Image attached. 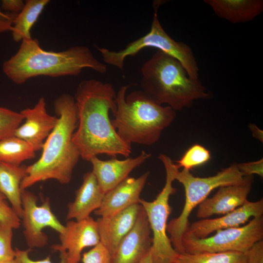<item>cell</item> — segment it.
<instances>
[{
	"label": "cell",
	"mask_w": 263,
	"mask_h": 263,
	"mask_svg": "<svg viewBox=\"0 0 263 263\" xmlns=\"http://www.w3.org/2000/svg\"><path fill=\"white\" fill-rule=\"evenodd\" d=\"M116 94L110 83L90 79L81 81L74 97L77 117L73 141L80 157L87 161L98 154L129 157L131 145L113 128L110 113L116 110Z\"/></svg>",
	"instance_id": "obj_1"
},
{
	"label": "cell",
	"mask_w": 263,
	"mask_h": 263,
	"mask_svg": "<svg viewBox=\"0 0 263 263\" xmlns=\"http://www.w3.org/2000/svg\"><path fill=\"white\" fill-rule=\"evenodd\" d=\"M54 106L57 122L43 143L40 158L26 166V175L20 184L21 190L51 179L61 184L69 183L80 157L73 141L77 125L74 97L62 94L55 99Z\"/></svg>",
	"instance_id": "obj_2"
},
{
	"label": "cell",
	"mask_w": 263,
	"mask_h": 263,
	"mask_svg": "<svg viewBox=\"0 0 263 263\" xmlns=\"http://www.w3.org/2000/svg\"><path fill=\"white\" fill-rule=\"evenodd\" d=\"M86 68L100 74L107 71L106 64L95 58L83 45L60 52L43 50L36 38L22 40L18 51L2 65L4 74L17 84L44 75L52 77L79 75Z\"/></svg>",
	"instance_id": "obj_3"
},
{
	"label": "cell",
	"mask_w": 263,
	"mask_h": 263,
	"mask_svg": "<svg viewBox=\"0 0 263 263\" xmlns=\"http://www.w3.org/2000/svg\"><path fill=\"white\" fill-rule=\"evenodd\" d=\"M129 86H122L116 96V110L112 125L119 136L131 145H152L169 126L176 111L156 103L142 90L126 95Z\"/></svg>",
	"instance_id": "obj_4"
},
{
	"label": "cell",
	"mask_w": 263,
	"mask_h": 263,
	"mask_svg": "<svg viewBox=\"0 0 263 263\" xmlns=\"http://www.w3.org/2000/svg\"><path fill=\"white\" fill-rule=\"evenodd\" d=\"M141 73V90L156 103L166 104L175 111L210 97L199 79L190 78L178 60L161 51L143 64Z\"/></svg>",
	"instance_id": "obj_5"
},
{
	"label": "cell",
	"mask_w": 263,
	"mask_h": 263,
	"mask_svg": "<svg viewBox=\"0 0 263 263\" xmlns=\"http://www.w3.org/2000/svg\"><path fill=\"white\" fill-rule=\"evenodd\" d=\"M244 178L237 164L207 177L194 176L189 170L184 169L177 172L175 180L184 188L185 203L180 215L168 224L167 231L169 234L174 249L178 253L184 252L182 239L189 226L188 218L193 209L205 200L214 189L241 183Z\"/></svg>",
	"instance_id": "obj_6"
},
{
	"label": "cell",
	"mask_w": 263,
	"mask_h": 263,
	"mask_svg": "<svg viewBox=\"0 0 263 263\" xmlns=\"http://www.w3.org/2000/svg\"><path fill=\"white\" fill-rule=\"evenodd\" d=\"M146 47H154L178 60L186 70L189 77L199 79V68L190 47L183 42L172 38L162 26L157 15L154 13L150 31L145 35L130 42L119 51L98 48L105 64L122 70L125 59L137 54Z\"/></svg>",
	"instance_id": "obj_7"
},
{
	"label": "cell",
	"mask_w": 263,
	"mask_h": 263,
	"mask_svg": "<svg viewBox=\"0 0 263 263\" xmlns=\"http://www.w3.org/2000/svg\"><path fill=\"white\" fill-rule=\"evenodd\" d=\"M158 158L165 169V185L153 201L140 199L139 204L146 213L153 234L151 252L154 263H172L178 253L174 249L167 235V227L171 212L169 198L176 192L177 189L173 187L172 183L175 180L179 169L169 157L164 154H160Z\"/></svg>",
	"instance_id": "obj_8"
},
{
	"label": "cell",
	"mask_w": 263,
	"mask_h": 263,
	"mask_svg": "<svg viewBox=\"0 0 263 263\" xmlns=\"http://www.w3.org/2000/svg\"><path fill=\"white\" fill-rule=\"evenodd\" d=\"M212 236L198 238L186 231L182 244L188 253L238 252L245 253L263 237V216L253 218L242 226L216 230Z\"/></svg>",
	"instance_id": "obj_9"
},
{
	"label": "cell",
	"mask_w": 263,
	"mask_h": 263,
	"mask_svg": "<svg viewBox=\"0 0 263 263\" xmlns=\"http://www.w3.org/2000/svg\"><path fill=\"white\" fill-rule=\"evenodd\" d=\"M37 196L27 189L21 190L22 214L20 217L23 234L29 249L42 248L48 243V237L42 231L50 227L59 234L64 225L51 210L49 198L40 205L37 204Z\"/></svg>",
	"instance_id": "obj_10"
},
{
	"label": "cell",
	"mask_w": 263,
	"mask_h": 263,
	"mask_svg": "<svg viewBox=\"0 0 263 263\" xmlns=\"http://www.w3.org/2000/svg\"><path fill=\"white\" fill-rule=\"evenodd\" d=\"M60 243L51 247L63 254L69 263H79L81 253L86 247L94 246L100 242L96 221L92 217L80 220H69L59 234Z\"/></svg>",
	"instance_id": "obj_11"
},
{
	"label": "cell",
	"mask_w": 263,
	"mask_h": 263,
	"mask_svg": "<svg viewBox=\"0 0 263 263\" xmlns=\"http://www.w3.org/2000/svg\"><path fill=\"white\" fill-rule=\"evenodd\" d=\"M23 122L16 129L14 135L28 143L35 150L42 149L43 143L56 126L58 117L49 114L45 98L40 97L32 108L21 110Z\"/></svg>",
	"instance_id": "obj_12"
},
{
	"label": "cell",
	"mask_w": 263,
	"mask_h": 263,
	"mask_svg": "<svg viewBox=\"0 0 263 263\" xmlns=\"http://www.w3.org/2000/svg\"><path fill=\"white\" fill-rule=\"evenodd\" d=\"M150 233L147 215L141 206L133 227L111 255V263H139L151 249Z\"/></svg>",
	"instance_id": "obj_13"
},
{
	"label": "cell",
	"mask_w": 263,
	"mask_h": 263,
	"mask_svg": "<svg viewBox=\"0 0 263 263\" xmlns=\"http://www.w3.org/2000/svg\"><path fill=\"white\" fill-rule=\"evenodd\" d=\"M151 156L150 153L143 150L136 157H128L124 160L114 157L108 160H102L97 156H94L89 162L92 165V172L101 189L105 194L128 177L134 169Z\"/></svg>",
	"instance_id": "obj_14"
},
{
	"label": "cell",
	"mask_w": 263,
	"mask_h": 263,
	"mask_svg": "<svg viewBox=\"0 0 263 263\" xmlns=\"http://www.w3.org/2000/svg\"><path fill=\"white\" fill-rule=\"evenodd\" d=\"M252 183V176H244L240 184L219 188L210 198L199 205L196 213L200 219H207L215 214H225L241 207L247 201Z\"/></svg>",
	"instance_id": "obj_15"
},
{
	"label": "cell",
	"mask_w": 263,
	"mask_h": 263,
	"mask_svg": "<svg viewBox=\"0 0 263 263\" xmlns=\"http://www.w3.org/2000/svg\"><path fill=\"white\" fill-rule=\"evenodd\" d=\"M263 199L246 201L244 205L221 217L204 219L189 225L187 231L198 238H204L219 229L240 226L251 218L263 216Z\"/></svg>",
	"instance_id": "obj_16"
},
{
	"label": "cell",
	"mask_w": 263,
	"mask_h": 263,
	"mask_svg": "<svg viewBox=\"0 0 263 263\" xmlns=\"http://www.w3.org/2000/svg\"><path fill=\"white\" fill-rule=\"evenodd\" d=\"M150 171L138 178L128 177L105 194L100 207L94 213L100 217L109 216L133 205L139 204L140 196Z\"/></svg>",
	"instance_id": "obj_17"
},
{
	"label": "cell",
	"mask_w": 263,
	"mask_h": 263,
	"mask_svg": "<svg viewBox=\"0 0 263 263\" xmlns=\"http://www.w3.org/2000/svg\"><path fill=\"white\" fill-rule=\"evenodd\" d=\"M140 207L139 204H134L113 215L97 220L100 242L111 255L133 227Z\"/></svg>",
	"instance_id": "obj_18"
},
{
	"label": "cell",
	"mask_w": 263,
	"mask_h": 263,
	"mask_svg": "<svg viewBox=\"0 0 263 263\" xmlns=\"http://www.w3.org/2000/svg\"><path fill=\"white\" fill-rule=\"evenodd\" d=\"M104 195L93 172L85 173L74 201L68 205L67 220L80 221L89 218L92 212L99 208Z\"/></svg>",
	"instance_id": "obj_19"
},
{
	"label": "cell",
	"mask_w": 263,
	"mask_h": 263,
	"mask_svg": "<svg viewBox=\"0 0 263 263\" xmlns=\"http://www.w3.org/2000/svg\"><path fill=\"white\" fill-rule=\"evenodd\" d=\"M220 18L232 23L249 21L263 11L261 0H205Z\"/></svg>",
	"instance_id": "obj_20"
},
{
	"label": "cell",
	"mask_w": 263,
	"mask_h": 263,
	"mask_svg": "<svg viewBox=\"0 0 263 263\" xmlns=\"http://www.w3.org/2000/svg\"><path fill=\"white\" fill-rule=\"evenodd\" d=\"M26 168L0 162V192L20 218L22 211L20 184L26 175Z\"/></svg>",
	"instance_id": "obj_21"
},
{
	"label": "cell",
	"mask_w": 263,
	"mask_h": 263,
	"mask_svg": "<svg viewBox=\"0 0 263 263\" xmlns=\"http://www.w3.org/2000/svg\"><path fill=\"white\" fill-rule=\"evenodd\" d=\"M49 0H27L21 11L15 18L11 29L15 42L32 38L31 30Z\"/></svg>",
	"instance_id": "obj_22"
},
{
	"label": "cell",
	"mask_w": 263,
	"mask_h": 263,
	"mask_svg": "<svg viewBox=\"0 0 263 263\" xmlns=\"http://www.w3.org/2000/svg\"><path fill=\"white\" fill-rule=\"evenodd\" d=\"M35 156V150L28 143L14 135L0 140V162L20 166Z\"/></svg>",
	"instance_id": "obj_23"
},
{
	"label": "cell",
	"mask_w": 263,
	"mask_h": 263,
	"mask_svg": "<svg viewBox=\"0 0 263 263\" xmlns=\"http://www.w3.org/2000/svg\"><path fill=\"white\" fill-rule=\"evenodd\" d=\"M172 263H245L244 253H178Z\"/></svg>",
	"instance_id": "obj_24"
},
{
	"label": "cell",
	"mask_w": 263,
	"mask_h": 263,
	"mask_svg": "<svg viewBox=\"0 0 263 263\" xmlns=\"http://www.w3.org/2000/svg\"><path fill=\"white\" fill-rule=\"evenodd\" d=\"M211 158L210 152L207 149L200 144L190 147L177 161L178 168L190 170L207 162Z\"/></svg>",
	"instance_id": "obj_25"
},
{
	"label": "cell",
	"mask_w": 263,
	"mask_h": 263,
	"mask_svg": "<svg viewBox=\"0 0 263 263\" xmlns=\"http://www.w3.org/2000/svg\"><path fill=\"white\" fill-rule=\"evenodd\" d=\"M23 121V117L20 112L0 106V140L13 135Z\"/></svg>",
	"instance_id": "obj_26"
},
{
	"label": "cell",
	"mask_w": 263,
	"mask_h": 263,
	"mask_svg": "<svg viewBox=\"0 0 263 263\" xmlns=\"http://www.w3.org/2000/svg\"><path fill=\"white\" fill-rule=\"evenodd\" d=\"M13 228L0 224V261H7L15 258L16 251L12 246Z\"/></svg>",
	"instance_id": "obj_27"
},
{
	"label": "cell",
	"mask_w": 263,
	"mask_h": 263,
	"mask_svg": "<svg viewBox=\"0 0 263 263\" xmlns=\"http://www.w3.org/2000/svg\"><path fill=\"white\" fill-rule=\"evenodd\" d=\"M6 200L0 192V224L9 226L14 229H18L20 225V219Z\"/></svg>",
	"instance_id": "obj_28"
},
{
	"label": "cell",
	"mask_w": 263,
	"mask_h": 263,
	"mask_svg": "<svg viewBox=\"0 0 263 263\" xmlns=\"http://www.w3.org/2000/svg\"><path fill=\"white\" fill-rule=\"evenodd\" d=\"M82 263H111V255L100 242L81 256Z\"/></svg>",
	"instance_id": "obj_29"
},
{
	"label": "cell",
	"mask_w": 263,
	"mask_h": 263,
	"mask_svg": "<svg viewBox=\"0 0 263 263\" xmlns=\"http://www.w3.org/2000/svg\"><path fill=\"white\" fill-rule=\"evenodd\" d=\"M237 166L244 176L256 174L263 177V159L258 161L237 164Z\"/></svg>",
	"instance_id": "obj_30"
},
{
	"label": "cell",
	"mask_w": 263,
	"mask_h": 263,
	"mask_svg": "<svg viewBox=\"0 0 263 263\" xmlns=\"http://www.w3.org/2000/svg\"><path fill=\"white\" fill-rule=\"evenodd\" d=\"M16 256L21 263H52L50 257L47 256L46 258L40 260H32L29 256V253L31 251V249L22 250L18 248H15ZM60 262L59 263H69L65 256L60 253Z\"/></svg>",
	"instance_id": "obj_31"
},
{
	"label": "cell",
	"mask_w": 263,
	"mask_h": 263,
	"mask_svg": "<svg viewBox=\"0 0 263 263\" xmlns=\"http://www.w3.org/2000/svg\"><path fill=\"white\" fill-rule=\"evenodd\" d=\"M244 253L245 263H263V240L255 243Z\"/></svg>",
	"instance_id": "obj_32"
},
{
	"label": "cell",
	"mask_w": 263,
	"mask_h": 263,
	"mask_svg": "<svg viewBox=\"0 0 263 263\" xmlns=\"http://www.w3.org/2000/svg\"><path fill=\"white\" fill-rule=\"evenodd\" d=\"M25 2L21 0H2L0 7L2 10L14 15H18L22 10Z\"/></svg>",
	"instance_id": "obj_33"
},
{
	"label": "cell",
	"mask_w": 263,
	"mask_h": 263,
	"mask_svg": "<svg viewBox=\"0 0 263 263\" xmlns=\"http://www.w3.org/2000/svg\"><path fill=\"white\" fill-rule=\"evenodd\" d=\"M249 128L252 132L253 136L263 142V131L254 124H250Z\"/></svg>",
	"instance_id": "obj_34"
},
{
	"label": "cell",
	"mask_w": 263,
	"mask_h": 263,
	"mask_svg": "<svg viewBox=\"0 0 263 263\" xmlns=\"http://www.w3.org/2000/svg\"><path fill=\"white\" fill-rule=\"evenodd\" d=\"M139 263H154L152 258L151 249Z\"/></svg>",
	"instance_id": "obj_35"
},
{
	"label": "cell",
	"mask_w": 263,
	"mask_h": 263,
	"mask_svg": "<svg viewBox=\"0 0 263 263\" xmlns=\"http://www.w3.org/2000/svg\"><path fill=\"white\" fill-rule=\"evenodd\" d=\"M0 263H21L19 261V260L16 257H15V258L12 260H7V261H0Z\"/></svg>",
	"instance_id": "obj_36"
}]
</instances>
